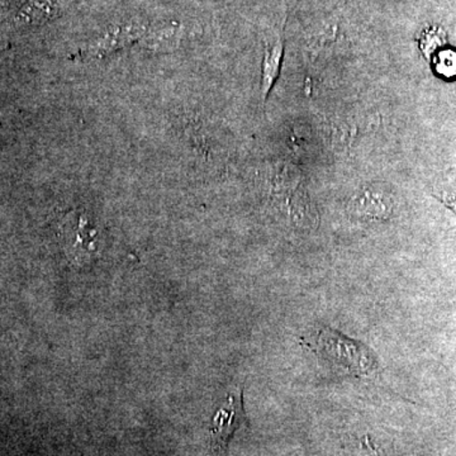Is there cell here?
I'll use <instances>...</instances> for the list:
<instances>
[{"label":"cell","instance_id":"cell-1","mask_svg":"<svg viewBox=\"0 0 456 456\" xmlns=\"http://www.w3.org/2000/svg\"><path fill=\"white\" fill-rule=\"evenodd\" d=\"M307 345L321 358L353 377H371L379 368L373 351L368 346L329 327L318 330L312 344Z\"/></svg>","mask_w":456,"mask_h":456},{"label":"cell","instance_id":"cell-2","mask_svg":"<svg viewBox=\"0 0 456 456\" xmlns=\"http://www.w3.org/2000/svg\"><path fill=\"white\" fill-rule=\"evenodd\" d=\"M60 237L66 254L77 263L95 257L101 246L97 224L84 212H71L62 221Z\"/></svg>","mask_w":456,"mask_h":456},{"label":"cell","instance_id":"cell-3","mask_svg":"<svg viewBox=\"0 0 456 456\" xmlns=\"http://www.w3.org/2000/svg\"><path fill=\"white\" fill-rule=\"evenodd\" d=\"M248 426V419L244 408V393H242V389H236L227 395L224 406L213 417L211 428L213 450L217 452H224L233 435Z\"/></svg>","mask_w":456,"mask_h":456},{"label":"cell","instance_id":"cell-4","mask_svg":"<svg viewBox=\"0 0 456 456\" xmlns=\"http://www.w3.org/2000/svg\"><path fill=\"white\" fill-rule=\"evenodd\" d=\"M147 35V27L139 20L121 23L108 28L101 37L97 38L88 47L89 56L102 59L112 55L117 51L131 46L134 42L141 40Z\"/></svg>","mask_w":456,"mask_h":456},{"label":"cell","instance_id":"cell-5","mask_svg":"<svg viewBox=\"0 0 456 456\" xmlns=\"http://www.w3.org/2000/svg\"><path fill=\"white\" fill-rule=\"evenodd\" d=\"M73 0H28L13 20L16 28H31L56 20L68 11Z\"/></svg>","mask_w":456,"mask_h":456},{"label":"cell","instance_id":"cell-6","mask_svg":"<svg viewBox=\"0 0 456 456\" xmlns=\"http://www.w3.org/2000/svg\"><path fill=\"white\" fill-rule=\"evenodd\" d=\"M283 56L284 40L281 35H278L275 40L266 42L263 64H261V97L264 103L268 101L273 86H275L281 75Z\"/></svg>","mask_w":456,"mask_h":456},{"label":"cell","instance_id":"cell-7","mask_svg":"<svg viewBox=\"0 0 456 456\" xmlns=\"http://www.w3.org/2000/svg\"><path fill=\"white\" fill-rule=\"evenodd\" d=\"M392 208V204L386 198L373 191L362 194L355 203L356 213L369 220H383L391 215Z\"/></svg>","mask_w":456,"mask_h":456}]
</instances>
